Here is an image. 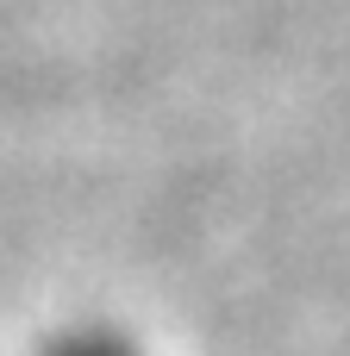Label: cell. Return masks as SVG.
<instances>
[{
	"instance_id": "6da1fadb",
	"label": "cell",
	"mask_w": 350,
	"mask_h": 356,
	"mask_svg": "<svg viewBox=\"0 0 350 356\" xmlns=\"http://www.w3.org/2000/svg\"><path fill=\"white\" fill-rule=\"evenodd\" d=\"M31 356H150V344H144L132 325L88 313V319H63V325H50V332L38 338V350H31Z\"/></svg>"
}]
</instances>
